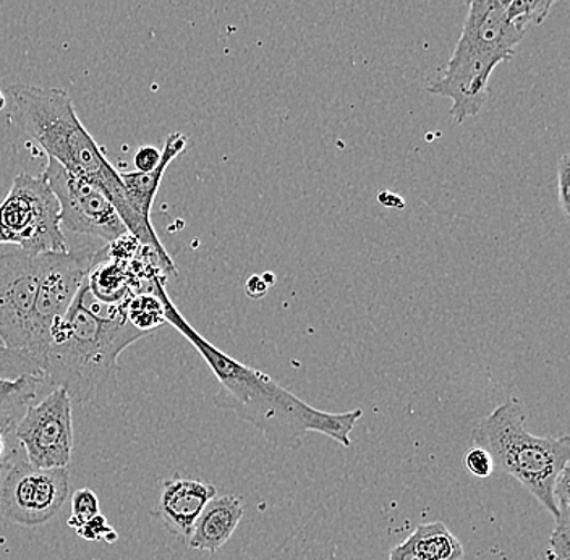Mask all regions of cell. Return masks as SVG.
Here are the masks:
<instances>
[{
  "instance_id": "cell-1",
  "label": "cell",
  "mask_w": 570,
  "mask_h": 560,
  "mask_svg": "<svg viewBox=\"0 0 570 560\" xmlns=\"http://www.w3.org/2000/svg\"><path fill=\"white\" fill-rule=\"evenodd\" d=\"M151 292L163 303L166 323L194 345L216 376L219 391L214 395V405L217 409L234 412L277 449H301L308 433L321 434L342 448H351V434L363 416L362 409L331 413L308 405L269 374L232 358L196 333L167 295L163 274L153 281Z\"/></svg>"
},
{
  "instance_id": "cell-2",
  "label": "cell",
  "mask_w": 570,
  "mask_h": 560,
  "mask_svg": "<svg viewBox=\"0 0 570 560\" xmlns=\"http://www.w3.org/2000/svg\"><path fill=\"white\" fill-rule=\"evenodd\" d=\"M125 302L105 303L102 315L89 303L85 281L67 315L53 326L39 365L49 383L67 391L71 402L112 397L120 353L148 335L128 321Z\"/></svg>"
},
{
  "instance_id": "cell-3",
  "label": "cell",
  "mask_w": 570,
  "mask_h": 560,
  "mask_svg": "<svg viewBox=\"0 0 570 560\" xmlns=\"http://www.w3.org/2000/svg\"><path fill=\"white\" fill-rule=\"evenodd\" d=\"M10 98L16 105L21 127L31 140L45 149L49 159L105 191L122 217L128 234L156 252L170 274H177L176 264L160 244L155 228L142 226L128 206L119 170L106 159L98 143L78 119L69 92L62 88L13 85L10 87Z\"/></svg>"
},
{
  "instance_id": "cell-4",
  "label": "cell",
  "mask_w": 570,
  "mask_h": 560,
  "mask_svg": "<svg viewBox=\"0 0 570 560\" xmlns=\"http://www.w3.org/2000/svg\"><path fill=\"white\" fill-rule=\"evenodd\" d=\"M469 12L462 35L445 67L443 77L428 92L451 99L455 124L480 116L490 99V78L499 63L515 56L522 31L505 16V7L494 0H466Z\"/></svg>"
},
{
  "instance_id": "cell-5",
  "label": "cell",
  "mask_w": 570,
  "mask_h": 560,
  "mask_svg": "<svg viewBox=\"0 0 570 560\" xmlns=\"http://www.w3.org/2000/svg\"><path fill=\"white\" fill-rule=\"evenodd\" d=\"M515 397L498 405L473 428L472 444L491 455L494 470L511 474L552 517H558L554 484L570 465V438L534 436Z\"/></svg>"
},
{
  "instance_id": "cell-6",
  "label": "cell",
  "mask_w": 570,
  "mask_h": 560,
  "mask_svg": "<svg viewBox=\"0 0 570 560\" xmlns=\"http://www.w3.org/2000/svg\"><path fill=\"white\" fill-rule=\"evenodd\" d=\"M0 244L17 245L24 252L69 253L60 226V206L42 176L18 174L0 203Z\"/></svg>"
},
{
  "instance_id": "cell-7",
  "label": "cell",
  "mask_w": 570,
  "mask_h": 560,
  "mask_svg": "<svg viewBox=\"0 0 570 560\" xmlns=\"http://www.w3.org/2000/svg\"><path fill=\"white\" fill-rule=\"evenodd\" d=\"M42 177L56 195L60 206V226L81 237H91L114 244L128 234L122 217L114 208L105 191L91 181L67 173L59 163L49 159Z\"/></svg>"
},
{
  "instance_id": "cell-8",
  "label": "cell",
  "mask_w": 570,
  "mask_h": 560,
  "mask_svg": "<svg viewBox=\"0 0 570 560\" xmlns=\"http://www.w3.org/2000/svg\"><path fill=\"white\" fill-rule=\"evenodd\" d=\"M101 248L95 252H73L70 248L69 253L46 255L45 271L36 295L31 341L28 347V352L33 353L38 363L42 352L48 347L53 326L69 312Z\"/></svg>"
},
{
  "instance_id": "cell-9",
  "label": "cell",
  "mask_w": 570,
  "mask_h": 560,
  "mask_svg": "<svg viewBox=\"0 0 570 560\" xmlns=\"http://www.w3.org/2000/svg\"><path fill=\"white\" fill-rule=\"evenodd\" d=\"M71 399L63 389H52L24 410L16 436L28 462L38 469H67L73 452Z\"/></svg>"
},
{
  "instance_id": "cell-10",
  "label": "cell",
  "mask_w": 570,
  "mask_h": 560,
  "mask_svg": "<svg viewBox=\"0 0 570 560\" xmlns=\"http://www.w3.org/2000/svg\"><path fill=\"white\" fill-rule=\"evenodd\" d=\"M69 492L67 469H38L27 459L16 460L3 477L0 508L13 523L38 527L62 509Z\"/></svg>"
},
{
  "instance_id": "cell-11",
  "label": "cell",
  "mask_w": 570,
  "mask_h": 560,
  "mask_svg": "<svg viewBox=\"0 0 570 560\" xmlns=\"http://www.w3.org/2000/svg\"><path fill=\"white\" fill-rule=\"evenodd\" d=\"M46 255L17 249L0 255V342L12 351H27L39 281Z\"/></svg>"
},
{
  "instance_id": "cell-12",
  "label": "cell",
  "mask_w": 570,
  "mask_h": 560,
  "mask_svg": "<svg viewBox=\"0 0 570 560\" xmlns=\"http://www.w3.org/2000/svg\"><path fill=\"white\" fill-rule=\"evenodd\" d=\"M216 494L214 484L170 478L164 481L160 490L158 515L174 537L188 541L199 513Z\"/></svg>"
},
{
  "instance_id": "cell-13",
  "label": "cell",
  "mask_w": 570,
  "mask_h": 560,
  "mask_svg": "<svg viewBox=\"0 0 570 560\" xmlns=\"http://www.w3.org/2000/svg\"><path fill=\"white\" fill-rule=\"evenodd\" d=\"M188 137L174 131L166 138V145L163 149V158H160L159 166L151 173H120V180H122L125 198H127L128 206L134 210L135 216L142 226L153 228L151 224V209L155 205L156 195H158L163 178L166 176L167 167L170 166L173 160L187 151Z\"/></svg>"
},
{
  "instance_id": "cell-14",
  "label": "cell",
  "mask_w": 570,
  "mask_h": 560,
  "mask_svg": "<svg viewBox=\"0 0 570 560\" xmlns=\"http://www.w3.org/2000/svg\"><path fill=\"white\" fill-rule=\"evenodd\" d=\"M244 513V504L235 495H214L199 513L188 546L195 551H219L237 530Z\"/></svg>"
},
{
  "instance_id": "cell-15",
  "label": "cell",
  "mask_w": 570,
  "mask_h": 560,
  "mask_svg": "<svg viewBox=\"0 0 570 560\" xmlns=\"http://www.w3.org/2000/svg\"><path fill=\"white\" fill-rule=\"evenodd\" d=\"M413 551L425 560H463V546L443 522L422 523L407 538Z\"/></svg>"
},
{
  "instance_id": "cell-16",
  "label": "cell",
  "mask_w": 570,
  "mask_h": 560,
  "mask_svg": "<svg viewBox=\"0 0 570 560\" xmlns=\"http://www.w3.org/2000/svg\"><path fill=\"white\" fill-rule=\"evenodd\" d=\"M45 374H23L18 377L0 376V410L24 412L39 399L52 391Z\"/></svg>"
},
{
  "instance_id": "cell-17",
  "label": "cell",
  "mask_w": 570,
  "mask_h": 560,
  "mask_svg": "<svg viewBox=\"0 0 570 560\" xmlns=\"http://www.w3.org/2000/svg\"><path fill=\"white\" fill-rule=\"evenodd\" d=\"M125 313L137 330L148 335L155 333V330L166 323L163 303L153 292H138V294L130 295L125 302Z\"/></svg>"
},
{
  "instance_id": "cell-18",
  "label": "cell",
  "mask_w": 570,
  "mask_h": 560,
  "mask_svg": "<svg viewBox=\"0 0 570 560\" xmlns=\"http://www.w3.org/2000/svg\"><path fill=\"white\" fill-rule=\"evenodd\" d=\"M556 2L558 0H511L505 7V16L517 30L527 33L530 28L543 23Z\"/></svg>"
},
{
  "instance_id": "cell-19",
  "label": "cell",
  "mask_w": 570,
  "mask_h": 560,
  "mask_svg": "<svg viewBox=\"0 0 570 560\" xmlns=\"http://www.w3.org/2000/svg\"><path fill=\"white\" fill-rule=\"evenodd\" d=\"M24 412L0 410V480L9 472L17 460L18 444L16 430Z\"/></svg>"
},
{
  "instance_id": "cell-20",
  "label": "cell",
  "mask_w": 570,
  "mask_h": 560,
  "mask_svg": "<svg viewBox=\"0 0 570 560\" xmlns=\"http://www.w3.org/2000/svg\"><path fill=\"white\" fill-rule=\"evenodd\" d=\"M23 374H45L33 353L12 351L0 342V376L18 377Z\"/></svg>"
},
{
  "instance_id": "cell-21",
  "label": "cell",
  "mask_w": 570,
  "mask_h": 560,
  "mask_svg": "<svg viewBox=\"0 0 570 560\" xmlns=\"http://www.w3.org/2000/svg\"><path fill=\"white\" fill-rule=\"evenodd\" d=\"M570 505L558 509L550 538L548 560H570Z\"/></svg>"
},
{
  "instance_id": "cell-22",
  "label": "cell",
  "mask_w": 570,
  "mask_h": 560,
  "mask_svg": "<svg viewBox=\"0 0 570 560\" xmlns=\"http://www.w3.org/2000/svg\"><path fill=\"white\" fill-rule=\"evenodd\" d=\"M101 513L99 510V499L91 490H78L71 498V515L67 520V525L77 530L78 527L87 523L89 519Z\"/></svg>"
},
{
  "instance_id": "cell-23",
  "label": "cell",
  "mask_w": 570,
  "mask_h": 560,
  "mask_svg": "<svg viewBox=\"0 0 570 560\" xmlns=\"http://www.w3.org/2000/svg\"><path fill=\"white\" fill-rule=\"evenodd\" d=\"M463 469L466 470L472 477L481 478H490L491 474L497 472L494 470L493 459L491 455L484 451L483 448H479V445H472L469 451L463 454Z\"/></svg>"
},
{
  "instance_id": "cell-24",
  "label": "cell",
  "mask_w": 570,
  "mask_h": 560,
  "mask_svg": "<svg viewBox=\"0 0 570 560\" xmlns=\"http://www.w3.org/2000/svg\"><path fill=\"white\" fill-rule=\"evenodd\" d=\"M77 534L87 541H106V543L112 544L117 541V531L109 525L105 515L98 513V515L89 519L87 523L78 527Z\"/></svg>"
},
{
  "instance_id": "cell-25",
  "label": "cell",
  "mask_w": 570,
  "mask_h": 560,
  "mask_svg": "<svg viewBox=\"0 0 570 560\" xmlns=\"http://www.w3.org/2000/svg\"><path fill=\"white\" fill-rule=\"evenodd\" d=\"M570 160L569 156L564 155L561 158V163L558 164V198L561 203V208L564 210L566 219L570 216Z\"/></svg>"
},
{
  "instance_id": "cell-26",
  "label": "cell",
  "mask_w": 570,
  "mask_h": 560,
  "mask_svg": "<svg viewBox=\"0 0 570 560\" xmlns=\"http://www.w3.org/2000/svg\"><path fill=\"white\" fill-rule=\"evenodd\" d=\"M163 151H159L156 146L146 145L135 151L134 164L138 173H151L159 166Z\"/></svg>"
},
{
  "instance_id": "cell-27",
  "label": "cell",
  "mask_w": 570,
  "mask_h": 560,
  "mask_svg": "<svg viewBox=\"0 0 570 560\" xmlns=\"http://www.w3.org/2000/svg\"><path fill=\"white\" fill-rule=\"evenodd\" d=\"M267 291H269V285L262 276H252L245 284V294L253 299L266 297Z\"/></svg>"
},
{
  "instance_id": "cell-28",
  "label": "cell",
  "mask_w": 570,
  "mask_h": 560,
  "mask_svg": "<svg viewBox=\"0 0 570 560\" xmlns=\"http://www.w3.org/2000/svg\"><path fill=\"white\" fill-rule=\"evenodd\" d=\"M390 560H425L420 558L415 551H413L412 546L409 544V541L405 540L404 543L395 546L394 549H391Z\"/></svg>"
},
{
  "instance_id": "cell-29",
  "label": "cell",
  "mask_w": 570,
  "mask_h": 560,
  "mask_svg": "<svg viewBox=\"0 0 570 560\" xmlns=\"http://www.w3.org/2000/svg\"><path fill=\"white\" fill-rule=\"evenodd\" d=\"M377 199H380L381 205L387 206V208H404L405 206L404 199L395 193L381 191Z\"/></svg>"
},
{
  "instance_id": "cell-30",
  "label": "cell",
  "mask_w": 570,
  "mask_h": 560,
  "mask_svg": "<svg viewBox=\"0 0 570 560\" xmlns=\"http://www.w3.org/2000/svg\"><path fill=\"white\" fill-rule=\"evenodd\" d=\"M262 277L265 279L266 284L269 285V287H273V285L276 284V276H274L273 273H265Z\"/></svg>"
},
{
  "instance_id": "cell-31",
  "label": "cell",
  "mask_w": 570,
  "mask_h": 560,
  "mask_svg": "<svg viewBox=\"0 0 570 560\" xmlns=\"http://www.w3.org/2000/svg\"><path fill=\"white\" fill-rule=\"evenodd\" d=\"M6 105H7L6 96H3V92L0 91V110H2L3 107H6Z\"/></svg>"
},
{
  "instance_id": "cell-32",
  "label": "cell",
  "mask_w": 570,
  "mask_h": 560,
  "mask_svg": "<svg viewBox=\"0 0 570 560\" xmlns=\"http://www.w3.org/2000/svg\"><path fill=\"white\" fill-rule=\"evenodd\" d=\"M494 2L501 3L502 7H508L511 0H494Z\"/></svg>"
}]
</instances>
